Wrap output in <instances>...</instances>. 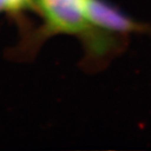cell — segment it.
<instances>
[{"label":"cell","instance_id":"6da1fadb","mask_svg":"<svg viewBox=\"0 0 151 151\" xmlns=\"http://www.w3.org/2000/svg\"><path fill=\"white\" fill-rule=\"evenodd\" d=\"M37 3L50 30L80 33L88 27L86 0H37Z\"/></svg>","mask_w":151,"mask_h":151},{"label":"cell","instance_id":"7a4b0ae2","mask_svg":"<svg viewBox=\"0 0 151 151\" xmlns=\"http://www.w3.org/2000/svg\"><path fill=\"white\" fill-rule=\"evenodd\" d=\"M85 13L88 21L100 27L116 31L133 28L131 22L100 0H86Z\"/></svg>","mask_w":151,"mask_h":151},{"label":"cell","instance_id":"3957f363","mask_svg":"<svg viewBox=\"0 0 151 151\" xmlns=\"http://www.w3.org/2000/svg\"><path fill=\"white\" fill-rule=\"evenodd\" d=\"M31 0H0V12L17 10L30 4Z\"/></svg>","mask_w":151,"mask_h":151}]
</instances>
